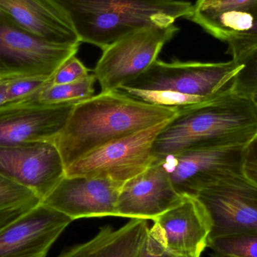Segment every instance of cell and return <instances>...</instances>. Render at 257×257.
<instances>
[{
    "label": "cell",
    "mask_w": 257,
    "mask_h": 257,
    "mask_svg": "<svg viewBox=\"0 0 257 257\" xmlns=\"http://www.w3.org/2000/svg\"><path fill=\"white\" fill-rule=\"evenodd\" d=\"M177 113L178 108L147 103L120 90L101 92L75 104L54 142L66 169L94 150L169 121Z\"/></svg>",
    "instance_id": "obj_1"
},
{
    "label": "cell",
    "mask_w": 257,
    "mask_h": 257,
    "mask_svg": "<svg viewBox=\"0 0 257 257\" xmlns=\"http://www.w3.org/2000/svg\"><path fill=\"white\" fill-rule=\"evenodd\" d=\"M256 133L257 108L251 97L229 89L178 108L154 142V161L186 150L245 145Z\"/></svg>",
    "instance_id": "obj_2"
},
{
    "label": "cell",
    "mask_w": 257,
    "mask_h": 257,
    "mask_svg": "<svg viewBox=\"0 0 257 257\" xmlns=\"http://www.w3.org/2000/svg\"><path fill=\"white\" fill-rule=\"evenodd\" d=\"M69 15L81 42L103 51L133 32L168 27L190 18L193 6L182 0H57Z\"/></svg>",
    "instance_id": "obj_3"
},
{
    "label": "cell",
    "mask_w": 257,
    "mask_h": 257,
    "mask_svg": "<svg viewBox=\"0 0 257 257\" xmlns=\"http://www.w3.org/2000/svg\"><path fill=\"white\" fill-rule=\"evenodd\" d=\"M239 69L240 65L234 60L224 63L157 60L119 90L152 105L184 108L232 88Z\"/></svg>",
    "instance_id": "obj_4"
},
{
    "label": "cell",
    "mask_w": 257,
    "mask_h": 257,
    "mask_svg": "<svg viewBox=\"0 0 257 257\" xmlns=\"http://www.w3.org/2000/svg\"><path fill=\"white\" fill-rule=\"evenodd\" d=\"M178 30L175 24L141 29L103 50L93 72L102 92L119 90L145 72Z\"/></svg>",
    "instance_id": "obj_5"
},
{
    "label": "cell",
    "mask_w": 257,
    "mask_h": 257,
    "mask_svg": "<svg viewBox=\"0 0 257 257\" xmlns=\"http://www.w3.org/2000/svg\"><path fill=\"white\" fill-rule=\"evenodd\" d=\"M169 121L120 138L94 150L66 168V176L126 182L152 165L154 142Z\"/></svg>",
    "instance_id": "obj_6"
},
{
    "label": "cell",
    "mask_w": 257,
    "mask_h": 257,
    "mask_svg": "<svg viewBox=\"0 0 257 257\" xmlns=\"http://www.w3.org/2000/svg\"><path fill=\"white\" fill-rule=\"evenodd\" d=\"M244 146L186 150L165 156L153 163L161 165L180 194L196 196L225 178L243 175Z\"/></svg>",
    "instance_id": "obj_7"
},
{
    "label": "cell",
    "mask_w": 257,
    "mask_h": 257,
    "mask_svg": "<svg viewBox=\"0 0 257 257\" xmlns=\"http://www.w3.org/2000/svg\"><path fill=\"white\" fill-rule=\"evenodd\" d=\"M196 197L211 220L208 242L221 237L257 234V186L244 175L225 178Z\"/></svg>",
    "instance_id": "obj_8"
},
{
    "label": "cell",
    "mask_w": 257,
    "mask_h": 257,
    "mask_svg": "<svg viewBox=\"0 0 257 257\" xmlns=\"http://www.w3.org/2000/svg\"><path fill=\"white\" fill-rule=\"evenodd\" d=\"M78 48L36 37L0 20V75L5 78H51Z\"/></svg>",
    "instance_id": "obj_9"
},
{
    "label": "cell",
    "mask_w": 257,
    "mask_h": 257,
    "mask_svg": "<svg viewBox=\"0 0 257 257\" xmlns=\"http://www.w3.org/2000/svg\"><path fill=\"white\" fill-rule=\"evenodd\" d=\"M0 175L36 193L42 201L66 175L54 142L0 145Z\"/></svg>",
    "instance_id": "obj_10"
},
{
    "label": "cell",
    "mask_w": 257,
    "mask_h": 257,
    "mask_svg": "<svg viewBox=\"0 0 257 257\" xmlns=\"http://www.w3.org/2000/svg\"><path fill=\"white\" fill-rule=\"evenodd\" d=\"M72 221L40 203L0 227V257H46Z\"/></svg>",
    "instance_id": "obj_11"
},
{
    "label": "cell",
    "mask_w": 257,
    "mask_h": 257,
    "mask_svg": "<svg viewBox=\"0 0 257 257\" xmlns=\"http://www.w3.org/2000/svg\"><path fill=\"white\" fill-rule=\"evenodd\" d=\"M75 104L46 105L32 98L0 105V145L54 142Z\"/></svg>",
    "instance_id": "obj_12"
},
{
    "label": "cell",
    "mask_w": 257,
    "mask_h": 257,
    "mask_svg": "<svg viewBox=\"0 0 257 257\" xmlns=\"http://www.w3.org/2000/svg\"><path fill=\"white\" fill-rule=\"evenodd\" d=\"M123 184L105 178L65 175L42 203L73 221L90 217H118L117 200Z\"/></svg>",
    "instance_id": "obj_13"
},
{
    "label": "cell",
    "mask_w": 257,
    "mask_h": 257,
    "mask_svg": "<svg viewBox=\"0 0 257 257\" xmlns=\"http://www.w3.org/2000/svg\"><path fill=\"white\" fill-rule=\"evenodd\" d=\"M165 248L177 257H201L208 244L211 222L196 196L184 195L179 203L154 219Z\"/></svg>",
    "instance_id": "obj_14"
},
{
    "label": "cell",
    "mask_w": 257,
    "mask_h": 257,
    "mask_svg": "<svg viewBox=\"0 0 257 257\" xmlns=\"http://www.w3.org/2000/svg\"><path fill=\"white\" fill-rule=\"evenodd\" d=\"M0 20L32 36L80 46L75 27L57 0H0Z\"/></svg>",
    "instance_id": "obj_15"
},
{
    "label": "cell",
    "mask_w": 257,
    "mask_h": 257,
    "mask_svg": "<svg viewBox=\"0 0 257 257\" xmlns=\"http://www.w3.org/2000/svg\"><path fill=\"white\" fill-rule=\"evenodd\" d=\"M159 163L124 183L117 204V215L130 219L157 218L183 199Z\"/></svg>",
    "instance_id": "obj_16"
},
{
    "label": "cell",
    "mask_w": 257,
    "mask_h": 257,
    "mask_svg": "<svg viewBox=\"0 0 257 257\" xmlns=\"http://www.w3.org/2000/svg\"><path fill=\"white\" fill-rule=\"evenodd\" d=\"M257 16V0H197L189 19L216 39L248 31Z\"/></svg>",
    "instance_id": "obj_17"
},
{
    "label": "cell",
    "mask_w": 257,
    "mask_h": 257,
    "mask_svg": "<svg viewBox=\"0 0 257 257\" xmlns=\"http://www.w3.org/2000/svg\"><path fill=\"white\" fill-rule=\"evenodd\" d=\"M149 228L145 219H130L117 229L104 226L87 242L70 247L57 257H139Z\"/></svg>",
    "instance_id": "obj_18"
},
{
    "label": "cell",
    "mask_w": 257,
    "mask_h": 257,
    "mask_svg": "<svg viewBox=\"0 0 257 257\" xmlns=\"http://www.w3.org/2000/svg\"><path fill=\"white\" fill-rule=\"evenodd\" d=\"M96 81L94 74L69 84H52L51 79V82L38 94L36 100L46 105L78 103L94 96Z\"/></svg>",
    "instance_id": "obj_19"
},
{
    "label": "cell",
    "mask_w": 257,
    "mask_h": 257,
    "mask_svg": "<svg viewBox=\"0 0 257 257\" xmlns=\"http://www.w3.org/2000/svg\"><path fill=\"white\" fill-rule=\"evenodd\" d=\"M42 202V199L32 190L0 175V215L25 212Z\"/></svg>",
    "instance_id": "obj_20"
},
{
    "label": "cell",
    "mask_w": 257,
    "mask_h": 257,
    "mask_svg": "<svg viewBox=\"0 0 257 257\" xmlns=\"http://www.w3.org/2000/svg\"><path fill=\"white\" fill-rule=\"evenodd\" d=\"M208 247L214 257H257V234L216 238Z\"/></svg>",
    "instance_id": "obj_21"
},
{
    "label": "cell",
    "mask_w": 257,
    "mask_h": 257,
    "mask_svg": "<svg viewBox=\"0 0 257 257\" xmlns=\"http://www.w3.org/2000/svg\"><path fill=\"white\" fill-rule=\"evenodd\" d=\"M234 60L240 65V69L231 90L236 94L251 97L257 91V47Z\"/></svg>",
    "instance_id": "obj_22"
},
{
    "label": "cell",
    "mask_w": 257,
    "mask_h": 257,
    "mask_svg": "<svg viewBox=\"0 0 257 257\" xmlns=\"http://www.w3.org/2000/svg\"><path fill=\"white\" fill-rule=\"evenodd\" d=\"M51 78L42 77H19L9 79L7 87V102H19L37 97Z\"/></svg>",
    "instance_id": "obj_23"
},
{
    "label": "cell",
    "mask_w": 257,
    "mask_h": 257,
    "mask_svg": "<svg viewBox=\"0 0 257 257\" xmlns=\"http://www.w3.org/2000/svg\"><path fill=\"white\" fill-rule=\"evenodd\" d=\"M90 70L74 55L66 60L51 77V84H65L76 82L87 78Z\"/></svg>",
    "instance_id": "obj_24"
},
{
    "label": "cell",
    "mask_w": 257,
    "mask_h": 257,
    "mask_svg": "<svg viewBox=\"0 0 257 257\" xmlns=\"http://www.w3.org/2000/svg\"><path fill=\"white\" fill-rule=\"evenodd\" d=\"M225 43L228 45L226 53L232 56V60H236L243 54L256 48L257 16L253 27L248 31L229 38Z\"/></svg>",
    "instance_id": "obj_25"
},
{
    "label": "cell",
    "mask_w": 257,
    "mask_h": 257,
    "mask_svg": "<svg viewBox=\"0 0 257 257\" xmlns=\"http://www.w3.org/2000/svg\"><path fill=\"white\" fill-rule=\"evenodd\" d=\"M242 174L249 181L257 186V133L244 146Z\"/></svg>",
    "instance_id": "obj_26"
},
{
    "label": "cell",
    "mask_w": 257,
    "mask_h": 257,
    "mask_svg": "<svg viewBox=\"0 0 257 257\" xmlns=\"http://www.w3.org/2000/svg\"><path fill=\"white\" fill-rule=\"evenodd\" d=\"M139 257L177 256H174L165 248L158 230L153 226L149 228Z\"/></svg>",
    "instance_id": "obj_27"
},
{
    "label": "cell",
    "mask_w": 257,
    "mask_h": 257,
    "mask_svg": "<svg viewBox=\"0 0 257 257\" xmlns=\"http://www.w3.org/2000/svg\"><path fill=\"white\" fill-rule=\"evenodd\" d=\"M11 78H1L0 79V105L7 103V87L8 83Z\"/></svg>",
    "instance_id": "obj_28"
},
{
    "label": "cell",
    "mask_w": 257,
    "mask_h": 257,
    "mask_svg": "<svg viewBox=\"0 0 257 257\" xmlns=\"http://www.w3.org/2000/svg\"><path fill=\"white\" fill-rule=\"evenodd\" d=\"M27 212V211H25ZM25 212H14L8 213V214H1L0 215V227L6 225V223H9L12 220H15L17 217L21 216V214Z\"/></svg>",
    "instance_id": "obj_29"
},
{
    "label": "cell",
    "mask_w": 257,
    "mask_h": 257,
    "mask_svg": "<svg viewBox=\"0 0 257 257\" xmlns=\"http://www.w3.org/2000/svg\"><path fill=\"white\" fill-rule=\"evenodd\" d=\"M251 99L252 100H253V103L256 105L257 108V91L254 93V94L252 95Z\"/></svg>",
    "instance_id": "obj_30"
},
{
    "label": "cell",
    "mask_w": 257,
    "mask_h": 257,
    "mask_svg": "<svg viewBox=\"0 0 257 257\" xmlns=\"http://www.w3.org/2000/svg\"><path fill=\"white\" fill-rule=\"evenodd\" d=\"M1 78H5V77H3V76H1V75H0V79H1Z\"/></svg>",
    "instance_id": "obj_31"
}]
</instances>
